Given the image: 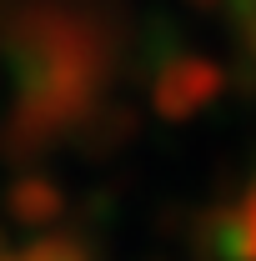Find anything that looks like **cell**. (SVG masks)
Returning <instances> with one entry per match:
<instances>
[{
	"instance_id": "obj_3",
	"label": "cell",
	"mask_w": 256,
	"mask_h": 261,
	"mask_svg": "<svg viewBox=\"0 0 256 261\" xmlns=\"http://www.w3.org/2000/svg\"><path fill=\"white\" fill-rule=\"evenodd\" d=\"M206 256L211 261H256V236L241 206H226L206 221Z\"/></svg>"
},
{
	"instance_id": "obj_5",
	"label": "cell",
	"mask_w": 256,
	"mask_h": 261,
	"mask_svg": "<svg viewBox=\"0 0 256 261\" xmlns=\"http://www.w3.org/2000/svg\"><path fill=\"white\" fill-rule=\"evenodd\" d=\"M15 261H91L81 236H35Z\"/></svg>"
},
{
	"instance_id": "obj_2",
	"label": "cell",
	"mask_w": 256,
	"mask_h": 261,
	"mask_svg": "<svg viewBox=\"0 0 256 261\" xmlns=\"http://www.w3.org/2000/svg\"><path fill=\"white\" fill-rule=\"evenodd\" d=\"M61 211H65V196H61V186L45 181V176H20V181L5 191V216L20 231H45Z\"/></svg>"
},
{
	"instance_id": "obj_1",
	"label": "cell",
	"mask_w": 256,
	"mask_h": 261,
	"mask_svg": "<svg viewBox=\"0 0 256 261\" xmlns=\"http://www.w3.org/2000/svg\"><path fill=\"white\" fill-rule=\"evenodd\" d=\"M221 86H226L221 65L201 61V56H176L171 65H161L156 86H151V100H156V111L166 121H191V116H201L221 96Z\"/></svg>"
},
{
	"instance_id": "obj_8",
	"label": "cell",
	"mask_w": 256,
	"mask_h": 261,
	"mask_svg": "<svg viewBox=\"0 0 256 261\" xmlns=\"http://www.w3.org/2000/svg\"><path fill=\"white\" fill-rule=\"evenodd\" d=\"M10 261H15V256H10Z\"/></svg>"
},
{
	"instance_id": "obj_7",
	"label": "cell",
	"mask_w": 256,
	"mask_h": 261,
	"mask_svg": "<svg viewBox=\"0 0 256 261\" xmlns=\"http://www.w3.org/2000/svg\"><path fill=\"white\" fill-rule=\"evenodd\" d=\"M0 261H10V241H5V231H0Z\"/></svg>"
},
{
	"instance_id": "obj_4",
	"label": "cell",
	"mask_w": 256,
	"mask_h": 261,
	"mask_svg": "<svg viewBox=\"0 0 256 261\" xmlns=\"http://www.w3.org/2000/svg\"><path fill=\"white\" fill-rule=\"evenodd\" d=\"M226 20H231V40H236L241 70L256 81V0H226Z\"/></svg>"
},
{
	"instance_id": "obj_6",
	"label": "cell",
	"mask_w": 256,
	"mask_h": 261,
	"mask_svg": "<svg viewBox=\"0 0 256 261\" xmlns=\"http://www.w3.org/2000/svg\"><path fill=\"white\" fill-rule=\"evenodd\" d=\"M241 211H246V226H251V236H256V186L246 191V201H241Z\"/></svg>"
}]
</instances>
